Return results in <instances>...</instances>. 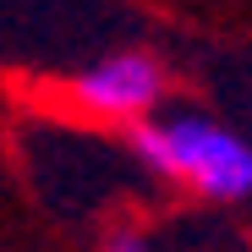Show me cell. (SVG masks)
<instances>
[{
    "instance_id": "obj_1",
    "label": "cell",
    "mask_w": 252,
    "mask_h": 252,
    "mask_svg": "<svg viewBox=\"0 0 252 252\" xmlns=\"http://www.w3.org/2000/svg\"><path fill=\"white\" fill-rule=\"evenodd\" d=\"M126 143H132V154L148 176L187 187L203 203H247L252 197V143L208 110L164 104L159 115L137 121L126 132Z\"/></svg>"
},
{
    "instance_id": "obj_2",
    "label": "cell",
    "mask_w": 252,
    "mask_h": 252,
    "mask_svg": "<svg viewBox=\"0 0 252 252\" xmlns=\"http://www.w3.org/2000/svg\"><path fill=\"white\" fill-rule=\"evenodd\" d=\"M170 88L176 77L164 66L154 50H104L99 61H88L71 82H66V110L94 121V126H121V132H132L137 121L159 115L170 104Z\"/></svg>"
},
{
    "instance_id": "obj_3",
    "label": "cell",
    "mask_w": 252,
    "mask_h": 252,
    "mask_svg": "<svg viewBox=\"0 0 252 252\" xmlns=\"http://www.w3.org/2000/svg\"><path fill=\"white\" fill-rule=\"evenodd\" d=\"M99 252H154V241H148V230H137V225H115V230L99 236Z\"/></svg>"
}]
</instances>
